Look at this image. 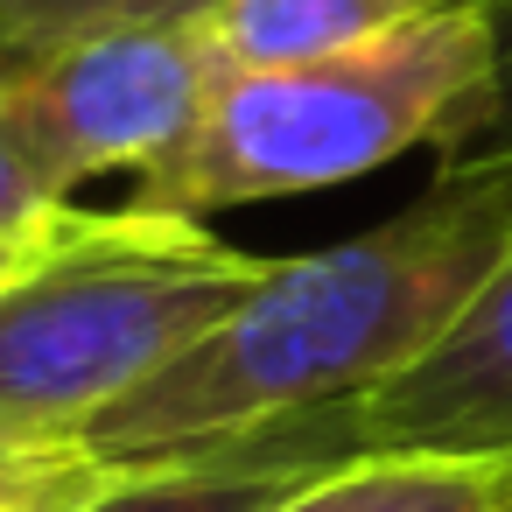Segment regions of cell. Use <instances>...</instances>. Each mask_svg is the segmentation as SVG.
<instances>
[{
	"label": "cell",
	"instance_id": "cell-11",
	"mask_svg": "<svg viewBox=\"0 0 512 512\" xmlns=\"http://www.w3.org/2000/svg\"><path fill=\"white\" fill-rule=\"evenodd\" d=\"M141 15H176V0H0V57H36Z\"/></svg>",
	"mask_w": 512,
	"mask_h": 512
},
{
	"label": "cell",
	"instance_id": "cell-13",
	"mask_svg": "<svg viewBox=\"0 0 512 512\" xmlns=\"http://www.w3.org/2000/svg\"><path fill=\"white\" fill-rule=\"evenodd\" d=\"M57 197H43V183L29 176V162H22V148H15V134H8V113H0V225H15V218H36V211H50Z\"/></svg>",
	"mask_w": 512,
	"mask_h": 512
},
{
	"label": "cell",
	"instance_id": "cell-8",
	"mask_svg": "<svg viewBox=\"0 0 512 512\" xmlns=\"http://www.w3.org/2000/svg\"><path fill=\"white\" fill-rule=\"evenodd\" d=\"M274 512H512V463H442V456H358Z\"/></svg>",
	"mask_w": 512,
	"mask_h": 512
},
{
	"label": "cell",
	"instance_id": "cell-4",
	"mask_svg": "<svg viewBox=\"0 0 512 512\" xmlns=\"http://www.w3.org/2000/svg\"><path fill=\"white\" fill-rule=\"evenodd\" d=\"M218 85V50L197 15H141L71 36L36 57H0V113L43 183L71 204L92 176H155L183 155Z\"/></svg>",
	"mask_w": 512,
	"mask_h": 512
},
{
	"label": "cell",
	"instance_id": "cell-7",
	"mask_svg": "<svg viewBox=\"0 0 512 512\" xmlns=\"http://www.w3.org/2000/svg\"><path fill=\"white\" fill-rule=\"evenodd\" d=\"M435 8L449 0H211L197 8V22L225 71H288L393 36Z\"/></svg>",
	"mask_w": 512,
	"mask_h": 512
},
{
	"label": "cell",
	"instance_id": "cell-5",
	"mask_svg": "<svg viewBox=\"0 0 512 512\" xmlns=\"http://www.w3.org/2000/svg\"><path fill=\"white\" fill-rule=\"evenodd\" d=\"M351 421L365 456L512 463V253L407 372L351 400Z\"/></svg>",
	"mask_w": 512,
	"mask_h": 512
},
{
	"label": "cell",
	"instance_id": "cell-9",
	"mask_svg": "<svg viewBox=\"0 0 512 512\" xmlns=\"http://www.w3.org/2000/svg\"><path fill=\"white\" fill-rule=\"evenodd\" d=\"M113 484V463L85 435L0 414V512H85Z\"/></svg>",
	"mask_w": 512,
	"mask_h": 512
},
{
	"label": "cell",
	"instance_id": "cell-3",
	"mask_svg": "<svg viewBox=\"0 0 512 512\" xmlns=\"http://www.w3.org/2000/svg\"><path fill=\"white\" fill-rule=\"evenodd\" d=\"M267 274L274 260L190 218L99 211L78 246L0 295V414L85 435L134 386L197 351Z\"/></svg>",
	"mask_w": 512,
	"mask_h": 512
},
{
	"label": "cell",
	"instance_id": "cell-10",
	"mask_svg": "<svg viewBox=\"0 0 512 512\" xmlns=\"http://www.w3.org/2000/svg\"><path fill=\"white\" fill-rule=\"evenodd\" d=\"M484 22V78L463 99V113L435 134L442 176L463 169H505L512 162V0H470Z\"/></svg>",
	"mask_w": 512,
	"mask_h": 512
},
{
	"label": "cell",
	"instance_id": "cell-14",
	"mask_svg": "<svg viewBox=\"0 0 512 512\" xmlns=\"http://www.w3.org/2000/svg\"><path fill=\"white\" fill-rule=\"evenodd\" d=\"M197 8H211V0H176V15H197Z\"/></svg>",
	"mask_w": 512,
	"mask_h": 512
},
{
	"label": "cell",
	"instance_id": "cell-2",
	"mask_svg": "<svg viewBox=\"0 0 512 512\" xmlns=\"http://www.w3.org/2000/svg\"><path fill=\"white\" fill-rule=\"evenodd\" d=\"M484 78V22L470 0L372 36L358 50L288 64V71H225L211 106L176 162L134 183L127 211L148 218H204L260 197H302L351 183L407 148H435V134L463 113Z\"/></svg>",
	"mask_w": 512,
	"mask_h": 512
},
{
	"label": "cell",
	"instance_id": "cell-6",
	"mask_svg": "<svg viewBox=\"0 0 512 512\" xmlns=\"http://www.w3.org/2000/svg\"><path fill=\"white\" fill-rule=\"evenodd\" d=\"M358 421L351 400L344 407H316V414H288L141 470H113V484L85 505V512H274L281 498H295L302 484L358 463Z\"/></svg>",
	"mask_w": 512,
	"mask_h": 512
},
{
	"label": "cell",
	"instance_id": "cell-1",
	"mask_svg": "<svg viewBox=\"0 0 512 512\" xmlns=\"http://www.w3.org/2000/svg\"><path fill=\"white\" fill-rule=\"evenodd\" d=\"M512 253V162L435 176L400 218L337 239L274 274L169 372L106 407L85 442L141 470L288 414L344 407L407 372Z\"/></svg>",
	"mask_w": 512,
	"mask_h": 512
},
{
	"label": "cell",
	"instance_id": "cell-12",
	"mask_svg": "<svg viewBox=\"0 0 512 512\" xmlns=\"http://www.w3.org/2000/svg\"><path fill=\"white\" fill-rule=\"evenodd\" d=\"M92 225H99V211H78V204H50L36 218L0 225V295H8L15 281H29L36 267H50L64 246H78Z\"/></svg>",
	"mask_w": 512,
	"mask_h": 512
}]
</instances>
